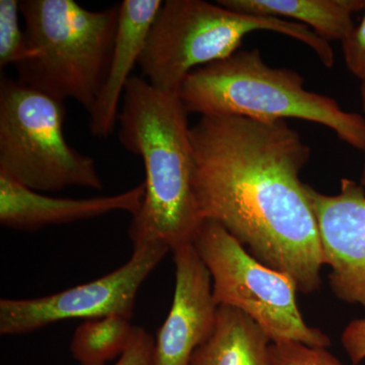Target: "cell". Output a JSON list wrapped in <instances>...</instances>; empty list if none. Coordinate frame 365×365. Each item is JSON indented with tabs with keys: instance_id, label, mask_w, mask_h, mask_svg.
I'll return each instance as SVG.
<instances>
[{
	"instance_id": "cell-1",
	"label": "cell",
	"mask_w": 365,
	"mask_h": 365,
	"mask_svg": "<svg viewBox=\"0 0 365 365\" xmlns=\"http://www.w3.org/2000/svg\"><path fill=\"white\" fill-rule=\"evenodd\" d=\"M193 191L202 220H215L302 294L326 266L318 222L300 173L311 148L284 120L201 116L190 128Z\"/></svg>"
},
{
	"instance_id": "cell-2",
	"label": "cell",
	"mask_w": 365,
	"mask_h": 365,
	"mask_svg": "<svg viewBox=\"0 0 365 365\" xmlns=\"http://www.w3.org/2000/svg\"><path fill=\"white\" fill-rule=\"evenodd\" d=\"M188 114L178 93L158 90L132 76L118 116L119 140L139 155L145 194L128 234L133 249L193 244L203 220L193 191L194 160Z\"/></svg>"
},
{
	"instance_id": "cell-3",
	"label": "cell",
	"mask_w": 365,
	"mask_h": 365,
	"mask_svg": "<svg viewBox=\"0 0 365 365\" xmlns=\"http://www.w3.org/2000/svg\"><path fill=\"white\" fill-rule=\"evenodd\" d=\"M304 85L299 72L268 66L255 48L192 71L178 95L188 113L265 122L304 120L328 127L345 143L365 151V118Z\"/></svg>"
},
{
	"instance_id": "cell-4",
	"label": "cell",
	"mask_w": 365,
	"mask_h": 365,
	"mask_svg": "<svg viewBox=\"0 0 365 365\" xmlns=\"http://www.w3.org/2000/svg\"><path fill=\"white\" fill-rule=\"evenodd\" d=\"M20 7L34 56L16 66V79L90 113L109 71L120 4L90 11L73 0H23Z\"/></svg>"
},
{
	"instance_id": "cell-5",
	"label": "cell",
	"mask_w": 365,
	"mask_h": 365,
	"mask_svg": "<svg viewBox=\"0 0 365 365\" xmlns=\"http://www.w3.org/2000/svg\"><path fill=\"white\" fill-rule=\"evenodd\" d=\"M255 31L282 34L304 43L327 68L335 63L330 43L302 24L237 13L217 2L167 0L151 26L138 66L151 86L178 93L192 71L232 56Z\"/></svg>"
},
{
	"instance_id": "cell-6",
	"label": "cell",
	"mask_w": 365,
	"mask_h": 365,
	"mask_svg": "<svg viewBox=\"0 0 365 365\" xmlns=\"http://www.w3.org/2000/svg\"><path fill=\"white\" fill-rule=\"evenodd\" d=\"M66 108L21 83L0 78V173L34 191L103 189L95 160L64 136Z\"/></svg>"
},
{
	"instance_id": "cell-7",
	"label": "cell",
	"mask_w": 365,
	"mask_h": 365,
	"mask_svg": "<svg viewBox=\"0 0 365 365\" xmlns=\"http://www.w3.org/2000/svg\"><path fill=\"white\" fill-rule=\"evenodd\" d=\"M193 245L210 272L218 307H235L247 314L272 342L297 341L321 348L331 345L325 333L302 319L294 279L257 260L222 225L204 220Z\"/></svg>"
},
{
	"instance_id": "cell-8",
	"label": "cell",
	"mask_w": 365,
	"mask_h": 365,
	"mask_svg": "<svg viewBox=\"0 0 365 365\" xmlns=\"http://www.w3.org/2000/svg\"><path fill=\"white\" fill-rule=\"evenodd\" d=\"M170 251L163 245H148L133 249L124 265L98 279L35 299H2L0 334L25 335L66 319H131L139 289Z\"/></svg>"
},
{
	"instance_id": "cell-9",
	"label": "cell",
	"mask_w": 365,
	"mask_h": 365,
	"mask_svg": "<svg viewBox=\"0 0 365 365\" xmlns=\"http://www.w3.org/2000/svg\"><path fill=\"white\" fill-rule=\"evenodd\" d=\"M319 230L329 283L338 299L365 309V190L341 180L337 195H325L306 185Z\"/></svg>"
},
{
	"instance_id": "cell-10",
	"label": "cell",
	"mask_w": 365,
	"mask_h": 365,
	"mask_svg": "<svg viewBox=\"0 0 365 365\" xmlns=\"http://www.w3.org/2000/svg\"><path fill=\"white\" fill-rule=\"evenodd\" d=\"M173 253L174 299L167 319L158 329L151 365H190L197 348L212 335L217 319L210 272L194 245H184Z\"/></svg>"
},
{
	"instance_id": "cell-11",
	"label": "cell",
	"mask_w": 365,
	"mask_h": 365,
	"mask_svg": "<svg viewBox=\"0 0 365 365\" xmlns=\"http://www.w3.org/2000/svg\"><path fill=\"white\" fill-rule=\"evenodd\" d=\"M145 185L111 196L91 198L52 197L34 191L0 173V223L11 230L35 232L52 225L124 211L137 215L143 204Z\"/></svg>"
},
{
	"instance_id": "cell-12",
	"label": "cell",
	"mask_w": 365,
	"mask_h": 365,
	"mask_svg": "<svg viewBox=\"0 0 365 365\" xmlns=\"http://www.w3.org/2000/svg\"><path fill=\"white\" fill-rule=\"evenodd\" d=\"M163 4L162 0H124L120 4L119 26L109 71L88 113L93 136L107 138L114 131L125 88L132 71L139 63L148 33Z\"/></svg>"
},
{
	"instance_id": "cell-13",
	"label": "cell",
	"mask_w": 365,
	"mask_h": 365,
	"mask_svg": "<svg viewBox=\"0 0 365 365\" xmlns=\"http://www.w3.org/2000/svg\"><path fill=\"white\" fill-rule=\"evenodd\" d=\"M237 13L294 21L314 29L330 43L349 37L354 30L353 14L365 9V0H218Z\"/></svg>"
},
{
	"instance_id": "cell-14",
	"label": "cell",
	"mask_w": 365,
	"mask_h": 365,
	"mask_svg": "<svg viewBox=\"0 0 365 365\" xmlns=\"http://www.w3.org/2000/svg\"><path fill=\"white\" fill-rule=\"evenodd\" d=\"M271 343L265 331L247 314L220 306L212 335L197 348L190 365H268Z\"/></svg>"
},
{
	"instance_id": "cell-15",
	"label": "cell",
	"mask_w": 365,
	"mask_h": 365,
	"mask_svg": "<svg viewBox=\"0 0 365 365\" xmlns=\"http://www.w3.org/2000/svg\"><path fill=\"white\" fill-rule=\"evenodd\" d=\"M134 330L130 319L123 317L86 319L72 337V357L81 365H107L123 354Z\"/></svg>"
},
{
	"instance_id": "cell-16",
	"label": "cell",
	"mask_w": 365,
	"mask_h": 365,
	"mask_svg": "<svg viewBox=\"0 0 365 365\" xmlns=\"http://www.w3.org/2000/svg\"><path fill=\"white\" fill-rule=\"evenodd\" d=\"M21 7L18 0H0V67L18 66L33 58L25 30L20 24Z\"/></svg>"
},
{
	"instance_id": "cell-17",
	"label": "cell",
	"mask_w": 365,
	"mask_h": 365,
	"mask_svg": "<svg viewBox=\"0 0 365 365\" xmlns=\"http://www.w3.org/2000/svg\"><path fill=\"white\" fill-rule=\"evenodd\" d=\"M268 365H345L326 348L297 341H277L269 347ZM359 365V364H352Z\"/></svg>"
},
{
	"instance_id": "cell-18",
	"label": "cell",
	"mask_w": 365,
	"mask_h": 365,
	"mask_svg": "<svg viewBox=\"0 0 365 365\" xmlns=\"http://www.w3.org/2000/svg\"><path fill=\"white\" fill-rule=\"evenodd\" d=\"M342 50L348 71L365 83V14L361 23L343 41Z\"/></svg>"
},
{
	"instance_id": "cell-19",
	"label": "cell",
	"mask_w": 365,
	"mask_h": 365,
	"mask_svg": "<svg viewBox=\"0 0 365 365\" xmlns=\"http://www.w3.org/2000/svg\"><path fill=\"white\" fill-rule=\"evenodd\" d=\"M155 339L143 328L135 326L123 354L112 365H151Z\"/></svg>"
},
{
	"instance_id": "cell-20",
	"label": "cell",
	"mask_w": 365,
	"mask_h": 365,
	"mask_svg": "<svg viewBox=\"0 0 365 365\" xmlns=\"http://www.w3.org/2000/svg\"><path fill=\"white\" fill-rule=\"evenodd\" d=\"M343 348L352 364H359L365 359V318L353 319L346 327L341 337Z\"/></svg>"
},
{
	"instance_id": "cell-21",
	"label": "cell",
	"mask_w": 365,
	"mask_h": 365,
	"mask_svg": "<svg viewBox=\"0 0 365 365\" xmlns=\"http://www.w3.org/2000/svg\"><path fill=\"white\" fill-rule=\"evenodd\" d=\"M360 96H361L362 107H364V111L365 113V83H361V88H360ZM360 186L365 190V160L364 163V167H362L361 176H360L359 181Z\"/></svg>"
}]
</instances>
